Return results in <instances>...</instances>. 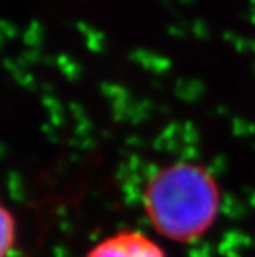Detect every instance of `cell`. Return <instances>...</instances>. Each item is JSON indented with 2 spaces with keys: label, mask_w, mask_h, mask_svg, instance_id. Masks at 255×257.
<instances>
[{
  "label": "cell",
  "mask_w": 255,
  "mask_h": 257,
  "mask_svg": "<svg viewBox=\"0 0 255 257\" xmlns=\"http://www.w3.org/2000/svg\"><path fill=\"white\" fill-rule=\"evenodd\" d=\"M86 257H165V252L142 232L123 231L102 240Z\"/></svg>",
  "instance_id": "obj_2"
},
{
  "label": "cell",
  "mask_w": 255,
  "mask_h": 257,
  "mask_svg": "<svg viewBox=\"0 0 255 257\" xmlns=\"http://www.w3.org/2000/svg\"><path fill=\"white\" fill-rule=\"evenodd\" d=\"M215 177L197 162L158 168L145 186L143 203L152 226L169 240L192 242L209 229L220 209Z\"/></svg>",
  "instance_id": "obj_1"
},
{
  "label": "cell",
  "mask_w": 255,
  "mask_h": 257,
  "mask_svg": "<svg viewBox=\"0 0 255 257\" xmlns=\"http://www.w3.org/2000/svg\"><path fill=\"white\" fill-rule=\"evenodd\" d=\"M16 245V222L10 209L0 200V257H8Z\"/></svg>",
  "instance_id": "obj_3"
}]
</instances>
